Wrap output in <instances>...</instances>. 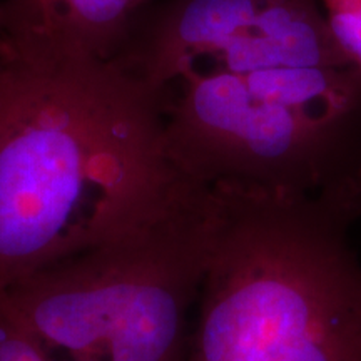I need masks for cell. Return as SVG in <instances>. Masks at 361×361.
I'll return each instance as SVG.
<instances>
[{
	"label": "cell",
	"mask_w": 361,
	"mask_h": 361,
	"mask_svg": "<svg viewBox=\"0 0 361 361\" xmlns=\"http://www.w3.org/2000/svg\"><path fill=\"white\" fill-rule=\"evenodd\" d=\"M164 97L117 59L0 54V291L168 207Z\"/></svg>",
	"instance_id": "6da1fadb"
},
{
	"label": "cell",
	"mask_w": 361,
	"mask_h": 361,
	"mask_svg": "<svg viewBox=\"0 0 361 361\" xmlns=\"http://www.w3.org/2000/svg\"><path fill=\"white\" fill-rule=\"evenodd\" d=\"M211 188L214 238L188 361H361L353 194Z\"/></svg>",
	"instance_id": "7a4b0ae2"
},
{
	"label": "cell",
	"mask_w": 361,
	"mask_h": 361,
	"mask_svg": "<svg viewBox=\"0 0 361 361\" xmlns=\"http://www.w3.org/2000/svg\"><path fill=\"white\" fill-rule=\"evenodd\" d=\"M216 226L211 186L189 180L119 238L0 291L32 335L79 361H188Z\"/></svg>",
	"instance_id": "3957f363"
},
{
	"label": "cell",
	"mask_w": 361,
	"mask_h": 361,
	"mask_svg": "<svg viewBox=\"0 0 361 361\" xmlns=\"http://www.w3.org/2000/svg\"><path fill=\"white\" fill-rule=\"evenodd\" d=\"M162 97L166 152L192 183L361 202V117L316 114L231 74L183 80Z\"/></svg>",
	"instance_id": "277c9868"
},
{
	"label": "cell",
	"mask_w": 361,
	"mask_h": 361,
	"mask_svg": "<svg viewBox=\"0 0 361 361\" xmlns=\"http://www.w3.org/2000/svg\"><path fill=\"white\" fill-rule=\"evenodd\" d=\"M114 59L159 92L219 74L351 66L316 0H168Z\"/></svg>",
	"instance_id": "5b68a950"
},
{
	"label": "cell",
	"mask_w": 361,
	"mask_h": 361,
	"mask_svg": "<svg viewBox=\"0 0 361 361\" xmlns=\"http://www.w3.org/2000/svg\"><path fill=\"white\" fill-rule=\"evenodd\" d=\"M151 0H4L0 52L114 59Z\"/></svg>",
	"instance_id": "8992f818"
},
{
	"label": "cell",
	"mask_w": 361,
	"mask_h": 361,
	"mask_svg": "<svg viewBox=\"0 0 361 361\" xmlns=\"http://www.w3.org/2000/svg\"><path fill=\"white\" fill-rule=\"evenodd\" d=\"M0 361H79L59 353L32 335L0 295Z\"/></svg>",
	"instance_id": "52a82bcc"
},
{
	"label": "cell",
	"mask_w": 361,
	"mask_h": 361,
	"mask_svg": "<svg viewBox=\"0 0 361 361\" xmlns=\"http://www.w3.org/2000/svg\"><path fill=\"white\" fill-rule=\"evenodd\" d=\"M336 47L361 69V0H316Z\"/></svg>",
	"instance_id": "ba28073f"
},
{
	"label": "cell",
	"mask_w": 361,
	"mask_h": 361,
	"mask_svg": "<svg viewBox=\"0 0 361 361\" xmlns=\"http://www.w3.org/2000/svg\"><path fill=\"white\" fill-rule=\"evenodd\" d=\"M2 30H4V17H2V7H0V39H2Z\"/></svg>",
	"instance_id": "9c48e42d"
},
{
	"label": "cell",
	"mask_w": 361,
	"mask_h": 361,
	"mask_svg": "<svg viewBox=\"0 0 361 361\" xmlns=\"http://www.w3.org/2000/svg\"><path fill=\"white\" fill-rule=\"evenodd\" d=\"M360 189H361V179H360Z\"/></svg>",
	"instance_id": "30bf717a"
}]
</instances>
